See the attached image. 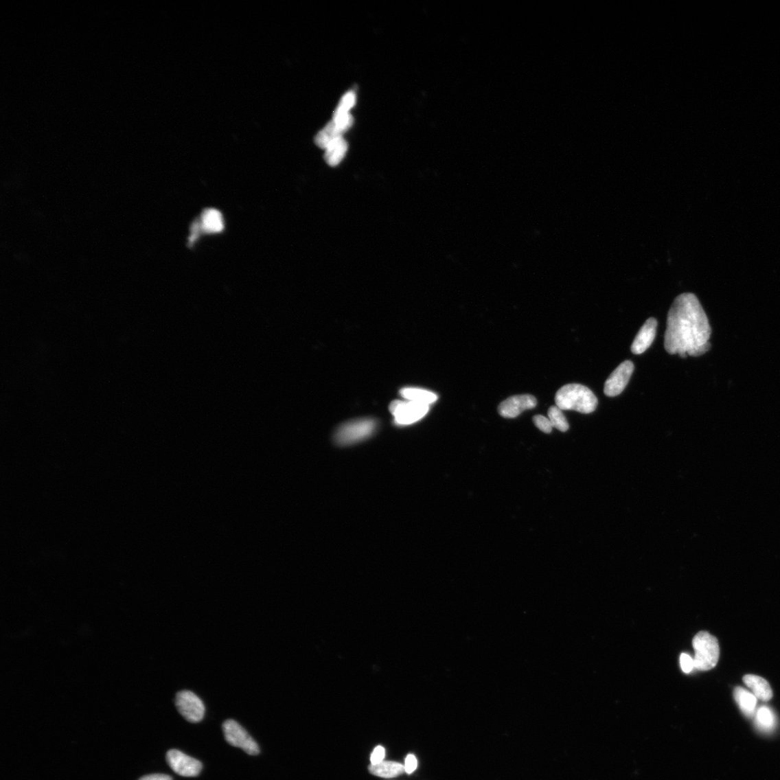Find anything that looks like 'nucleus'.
<instances>
[{"mask_svg": "<svg viewBox=\"0 0 780 780\" xmlns=\"http://www.w3.org/2000/svg\"><path fill=\"white\" fill-rule=\"evenodd\" d=\"M712 328L698 299L691 292L677 297L668 312L664 346L681 358L700 356L710 350Z\"/></svg>", "mask_w": 780, "mask_h": 780, "instance_id": "f257e3e1", "label": "nucleus"}, {"mask_svg": "<svg viewBox=\"0 0 780 780\" xmlns=\"http://www.w3.org/2000/svg\"><path fill=\"white\" fill-rule=\"evenodd\" d=\"M556 406L562 411H575L584 414L594 412L598 400L591 390L580 384H569L561 387L555 396Z\"/></svg>", "mask_w": 780, "mask_h": 780, "instance_id": "f03ea898", "label": "nucleus"}, {"mask_svg": "<svg viewBox=\"0 0 780 780\" xmlns=\"http://www.w3.org/2000/svg\"><path fill=\"white\" fill-rule=\"evenodd\" d=\"M692 644L695 651L694 668L702 672L713 669L720 658L717 638L707 632H700L696 634Z\"/></svg>", "mask_w": 780, "mask_h": 780, "instance_id": "7ed1b4c3", "label": "nucleus"}, {"mask_svg": "<svg viewBox=\"0 0 780 780\" xmlns=\"http://www.w3.org/2000/svg\"><path fill=\"white\" fill-rule=\"evenodd\" d=\"M377 428L372 419H360L343 424L335 435V441L341 446L352 445L370 437Z\"/></svg>", "mask_w": 780, "mask_h": 780, "instance_id": "20e7f679", "label": "nucleus"}, {"mask_svg": "<svg viewBox=\"0 0 780 780\" xmlns=\"http://www.w3.org/2000/svg\"><path fill=\"white\" fill-rule=\"evenodd\" d=\"M395 423L399 426H409L416 423L428 413L429 406L409 400H395L389 406Z\"/></svg>", "mask_w": 780, "mask_h": 780, "instance_id": "39448f33", "label": "nucleus"}, {"mask_svg": "<svg viewBox=\"0 0 780 780\" xmlns=\"http://www.w3.org/2000/svg\"><path fill=\"white\" fill-rule=\"evenodd\" d=\"M222 731L227 742L232 746L242 748L249 755H259L260 748L257 744L238 722L233 720H226L222 724Z\"/></svg>", "mask_w": 780, "mask_h": 780, "instance_id": "423d86ee", "label": "nucleus"}, {"mask_svg": "<svg viewBox=\"0 0 780 780\" xmlns=\"http://www.w3.org/2000/svg\"><path fill=\"white\" fill-rule=\"evenodd\" d=\"M176 707L179 713L192 723L200 722L205 715V707L203 701L192 691L185 690L176 693Z\"/></svg>", "mask_w": 780, "mask_h": 780, "instance_id": "0eeeda50", "label": "nucleus"}, {"mask_svg": "<svg viewBox=\"0 0 780 780\" xmlns=\"http://www.w3.org/2000/svg\"><path fill=\"white\" fill-rule=\"evenodd\" d=\"M166 760L172 770L177 775L183 777H197L203 769V765L200 761L190 757L176 749H172L167 752Z\"/></svg>", "mask_w": 780, "mask_h": 780, "instance_id": "6e6552de", "label": "nucleus"}, {"mask_svg": "<svg viewBox=\"0 0 780 780\" xmlns=\"http://www.w3.org/2000/svg\"><path fill=\"white\" fill-rule=\"evenodd\" d=\"M634 370V365L631 360H625L610 375L606 381L604 393L606 396L612 398L622 393L628 386Z\"/></svg>", "mask_w": 780, "mask_h": 780, "instance_id": "1a4fd4ad", "label": "nucleus"}, {"mask_svg": "<svg viewBox=\"0 0 780 780\" xmlns=\"http://www.w3.org/2000/svg\"><path fill=\"white\" fill-rule=\"evenodd\" d=\"M536 398L531 395H514L501 402L498 407V413L506 419H514L526 410L536 408Z\"/></svg>", "mask_w": 780, "mask_h": 780, "instance_id": "9d476101", "label": "nucleus"}, {"mask_svg": "<svg viewBox=\"0 0 780 780\" xmlns=\"http://www.w3.org/2000/svg\"><path fill=\"white\" fill-rule=\"evenodd\" d=\"M658 321L656 318H649L640 328L631 346L634 354L639 355L645 352L652 344L656 336Z\"/></svg>", "mask_w": 780, "mask_h": 780, "instance_id": "9b49d317", "label": "nucleus"}, {"mask_svg": "<svg viewBox=\"0 0 780 780\" xmlns=\"http://www.w3.org/2000/svg\"><path fill=\"white\" fill-rule=\"evenodd\" d=\"M743 680L757 700L768 702L772 698L773 691L768 680L759 676L750 674L744 676Z\"/></svg>", "mask_w": 780, "mask_h": 780, "instance_id": "f8f14e48", "label": "nucleus"}, {"mask_svg": "<svg viewBox=\"0 0 780 780\" xmlns=\"http://www.w3.org/2000/svg\"><path fill=\"white\" fill-rule=\"evenodd\" d=\"M200 225L202 231L207 233H220L225 226L221 213L214 208H208L203 211Z\"/></svg>", "mask_w": 780, "mask_h": 780, "instance_id": "ddd939ff", "label": "nucleus"}, {"mask_svg": "<svg viewBox=\"0 0 780 780\" xmlns=\"http://www.w3.org/2000/svg\"><path fill=\"white\" fill-rule=\"evenodd\" d=\"M400 395L404 400L427 406H430L431 404L435 402L438 399L435 393L426 389L416 387L402 388L400 389Z\"/></svg>", "mask_w": 780, "mask_h": 780, "instance_id": "4468645a", "label": "nucleus"}, {"mask_svg": "<svg viewBox=\"0 0 780 780\" xmlns=\"http://www.w3.org/2000/svg\"><path fill=\"white\" fill-rule=\"evenodd\" d=\"M734 698L742 712L747 717H752L756 711L757 698L753 693L737 687L734 690Z\"/></svg>", "mask_w": 780, "mask_h": 780, "instance_id": "2eb2a0df", "label": "nucleus"}, {"mask_svg": "<svg viewBox=\"0 0 780 780\" xmlns=\"http://www.w3.org/2000/svg\"><path fill=\"white\" fill-rule=\"evenodd\" d=\"M369 771L375 776L383 778H393L405 772V767L395 761H382L378 764H371Z\"/></svg>", "mask_w": 780, "mask_h": 780, "instance_id": "dca6fc26", "label": "nucleus"}, {"mask_svg": "<svg viewBox=\"0 0 780 780\" xmlns=\"http://www.w3.org/2000/svg\"><path fill=\"white\" fill-rule=\"evenodd\" d=\"M347 150V144L345 139L343 137L337 139L325 149V160L326 163L330 166L338 165L344 159Z\"/></svg>", "mask_w": 780, "mask_h": 780, "instance_id": "f3484780", "label": "nucleus"}, {"mask_svg": "<svg viewBox=\"0 0 780 780\" xmlns=\"http://www.w3.org/2000/svg\"><path fill=\"white\" fill-rule=\"evenodd\" d=\"M344 133L341 130L332 120L318 133L314 138L316 145L320 148L326 149L332 142L343 137Z\"/></svg>", "mask_w": 780, "mask_h": 780, "instance_id": "a211bd4d", "label": "nucleus"}, {"mask_svg": "<svg viewBox=\"0 0 780 780\" xmlns=\"http://www.w3.org/2000/svg\"><path fill=\"white\" fill-rule=\"evenodd\" d=\"M755 724L761 732L770 733L776 727L777 720L772 709L767 706L759 708L756 713Z\"/></svg>", "mask_w": 780, "mask_h": 780, "instance_id": "6ab92c4d", "label": "nucleus"}, {"mask_svg": "<svg viewBox=\"0 0 780 780\" xmlns=\"http://www.w3.org/2000/svg\"><path fill=\"white\" fill-rule=\"evenodd\" d=\"M549 419L553 428L558 429L562 433H566L569 428V423L564 415L562 410L558 406H551L548 411Z\"/></svg>", "mask_w": 780, "mask_h": 780, "instance_id": "aec40b11", "label": "nucleus"}, {"mask_svg": "<svg viewBox=\"0 0 780 780\" xmlns=\"http://www.w3.org/2000/svg\"><path fill=\"white\" fill-rule=\"evenodd\" d=\"M356 102V96L354 92L350 91L346 93L343 97L336 108L339 110L349 113V111L354 106Z\"/></svg>", "mask_w": 780, "mask_h": 780, "instance_id": "412c9836", "label": "nucleus"}, {"mask_svg": "<svg viewBox=\"0 0 780 780\" xmlns=\"http://www.w3.org/2000/svg\"><path fill=\"white\" fill-rule=\"evenodd\" d=\"M534 422L536 426L539 428L542 433L550 434L553 429V426L548 417L537 415L534 417Z\"/></svg>", "mask_w": 780, "mask_h": 780, "instance_id": "4be33fe9", "label": "nucleus"}, {"mask_svg": "<svg viewBox=\"0 0 780 780\" xmlns=\"http://www.w3.org/2000/svg\"><path fill=\"white\" fill-rule=\"evenodd\" d=\"M680 664L682 671L685 674H689L694 668L693 659L687 653L680 654Z\"/></svg>", "mask_w": 780, "mask_h": 780, "instance_id": "5701e85b", "label": "nucleus"}, {"mask_svg": "<svg viewBox=\"0 0 780 780\" xmlns=\"http://www.w3.org/2000/svg\"><path fill=\"white\" fill-rule=\"evenodd\" d=\"M385 749L382 746L376 747L371 755V764H378L384 761Z\"/></svg>", "mask_w": 780, "mask_h": 780, "instance_id": "b1692460", "label": "nucleus"}, {"mask_svg": "<svg viewBox=\"0 0 780 780\" xmlns=\"http://www.w3.org/2000/svg\"><path fill=\"white\" fill-rule=\"evenodd\" d=\"M404 767H405L406 773H407L408 775L412 774L417 767V761L416 757L413 755H408L406 758L405 765H404Z\"/></svg>", "mask_w": 780, "mask_h": 780, "instance_id": "393cba45", "label": "nucleus"}, {"mask_svg": "<svg viewBox=\"0 0 780 780\" xmlns=\"http://www.w3.org/2000/svg\"><path fill=\"white\" fill-rule=\"evenodd\" d=\"M201 231H202V229H201L200 222H199L198 221L194 222V224L192 225V229H191L192 233H191V236H190V244H193L194 242L197 240V238H198V236H199V233Z\"/></svg>", "mask_w": 780, "mask_h": 780, "instance_id": "a878e982", "label": "nucleus"}, {"mask_svg": "<svg viewBox=\"0 0 780 780\" xmlns=\"http://www.w3.org/2000/svg\"><path fill=\"white\" fill-rule=\"evenodd\" d=\"M138 780H173L172 777L170 775L163 774H153L144 776Z\"/></svg>", "mask_w": 780, "mask_h": 780, "instance_id": "bb28decb", "label": "nucleus"}]
</instances>
